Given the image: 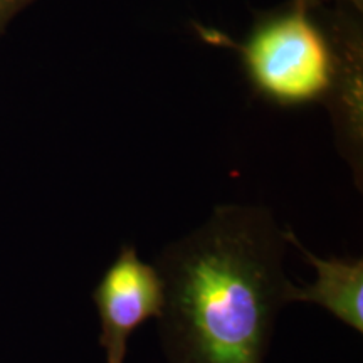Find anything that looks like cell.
Wrapping results in <instances>:
<instances>
[{"instance_id": "1", "label": "cell", "mask_w": 363, "mask_h": 363, "mask_svg": "<svg viewBox=\"0 0 363 363\" xmlns=\"http://www.w3.org/2000/svg\"><path fill=\"white\" fill-rule=\"evenodd\" d=\"M286 242L266 207L225 203L167 244L158 335L167 363H264L286 306Z\"/></svg>"}, {"instance_id": "2", "label": "cell", "mask_w": 363, "mask_h": 363, "mask_svg": "<svg viewBox=\"0 0 363 363\" xmlns=\"http://www.w3.org/2000/svg\"><path fill=\"white\" fill-rule=\"evenodd\" d=\"M242 59L251 81L272 101H323L333 81V49L311 11L293 0L254 27Z\"/></svg>"}, {"instance_id": "3", "label": "cell", "mask_w": 363, "mask_h": 363, "mask_svg": "<svg viewBox=\"0 0 363 363\" xmlns=\"http://www.w3.org/2000/svg\"><path fill=\"white\" fill-rule=\"evenodd\" d=\"M99 316V347L106 363H126L131 335L162 316L165 286L155 264L143 261L133 244H121L93 291Z\"/></svg>"}, {"instance_id": "4", "label": "cell", "mask_w": 363, "mask_h": 363, "mask_svg": "<svg viewBox=\"0 0 363 363\" xmlns=\"http://www.w3.org/2000/svg\"><path fill=\"white\" fill-rule=\"evenodd\" d=\"M333 49V81L325 101L330 104L335 138L342 157L355 177L358 190L363 179L362 121V29L355 16L333 13L325 27Z\"/></svg>"}, {"instance_id": "5", "label": "cell", "mask_w": 363, "mask_h": 363, "mask_svg": "<svg viewBox=\"0 0 363 363\" xmlns=\"http://www.w3.org/2000/svg\"><path fill=\"white\" fill-rule=\"evenodd\" d=\"M283 235L316 271V279L311 284L296 286L289 281L284 293L286 305L311 303L321 306L348 328L363 335V257H321L303 246L289 227L283 230Z\"/></svg>"}, {"instance_id": "6", "label": "cell", "mask_w": 363, "mask_h": 363, "mask_svg": "<svg viewBox=\"0 0 363 363\" xmlns=\"http://www.w3.org/2000/svg\"><path fill=\"white\" fill-rule=\"evenodd\" d=\"M33 0H0V35L4 34L13 17L26 9Z\"/></svg>"}, {"instance_id": "7", "label": "cell", "mask_w": 363, "mask_h": 363, "mask_svg": "<svg viewBox=\"0 0 363 363\" xmlns=\"http://www.w3.org/2000/svg\"><path fill=\"white\" fill-rule=\"evenodd\" d=\"M298 2H301L306 9H310V11H313V9H316L318 6H321V4L328 2V0H298ZM343 2L348 4V6H352L353 9H357L358 12H362L363 0H343Z\"/></svg>"}]
</instances>
